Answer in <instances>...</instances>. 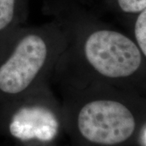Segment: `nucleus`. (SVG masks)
Returning a JSON list of instances; mask_svg holds the SVG:
<instances>
[{
	"label": "nucleus",
	"instance_id": "nucleus-1",
	"mask_svg": "<svg viewBox=\"0 0 146 146\" xmlns=\"http://www.w3.org/2000/svg\"><path fill=\"white\" fill-rule=\"evenodd\" d=\"M16 41L0 37V99L25 92L46 62L48 46L42 36L29 34Z\"/></svg>",
	"mask_w": 146,
	"mask_h": 146
},
{
	"label": "nucleus",
	"instance_id": "nucleus-2",
	"mask_svg": "<svg viewBox=\"0 0 146 146\" xmlns=\"http://www.w3.org/2000/svg\"><path fill=\"white\" fill-rule=\"evenodd\" d=\"M88 63L96 72L109 78L127 77L141 63L139 47L125 35L102 29L92 33L84 45Z\"/></svg>",
	"mask_w": 146,
	"mask_h": 146
},
{
	"label": "nucleus",
	"instance_id": "nucleus-3",
	"mask_svg": "<svg viewBox=\"0 0 146 146\" xmlns=\"http://www.w3.org/2000/svg\"><path fill=\"white\" fill-rule=\"evenodd\" d=\"M77 123L84 139L106 145L127 140L136 126L130 110L111 100H96L84 105L80 110Z\"/></svg>",
	"mask_w": 146,
	"mask_h": 146
},
{
	"label": "nucleus",
	"instance_id": "nucleus-4",
	"mask_svg": "<svg viewBox=\"0 0 146 146\" xmlns=\"http://www.w3.org/2000/svg\"><path fill=\"white\" fill-rule=\"evenodd\" d=\"M58 121L51 110L40 106H23L9 123V132L21 141H50L58 131Z\"/></svg>",
	"mask_w": 146,
	"mask_h": 146
},
{
	"label": "nucleus",
	"instance_id": "nucleus-5",
	"mask_svg": "<svg viewBox=\"0 0 146 146\" xmlns=\"http://www.w3.org/2000/svg\"><path fill=\"white\" fill-rule=\"evenodd\" d=\"M16 0H0V37L10 30L16 16Z\"/></svg>",
	"mask_w": 146,
	"mask_h": 146
},
{
	"label": "nucleus",
	"instance_id": "nucleus-6",
	"mask_svg": "<svg viewBox=\"0 0 146 146\" xmlns=\"http://www.w3.org/2000/svg\"><path fill=\"white\" fill-rule=\"evenodd\" d=\"M135 36L140 50L146 56V7L140 12L135 25Z\"/></svg>",
	"mask_w": 146,
	"mask_h": 146
},
{
	"label": "nucleus",
	"instance_id": "nucleus-7",
	"mask_svg": "<svg viewBox=\"0 0 146 146\" xmlns=\"http://www.w3.org/2000/svg\"><path fill=\"white\" fill-rule=\"evenodd\" d=\"M118 3L127 13H139L146 7V0H118Z\"/></svg>",
	"mask_w": 146,
	"mask_h": 146
},
{
	"label": "nucleus",
	"instance_id": "nucleus-8",
	"mask_svg": "<svg viewBox=\"0 0 146 146\" xmlns=\"http://www.w3.org/2000/svg\"><path fill=\"white\" fill-rule=\"evenodd\" d=\"M145 136H146V133H145Z\"/></svg>",
	"mask_w": 146,
	"mask_h": 146
}]
</instances>
